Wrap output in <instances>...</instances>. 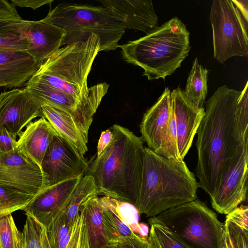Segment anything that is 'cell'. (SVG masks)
Masks as SVG:
<instances>
[{
	"label": "cell",
	"mask_w": 248,
	"mask_h": 248,
	"mask_svg": "<svg viewBox=\"0 0 248 248\" xmlns=\"http://www.w3.org/2000/svg\"><path fill=\"white\" fill-rule=\"evenodd\" d=\"M197 133L198 186L211 198L238 147L248 140V82L242 91L218 87L205 102Z\"/></svg>",
	"instance_id": "obj_1"
},
{
	"label": "cell",
	"mask_w": 248,
	"mask_h": 248,
	"mask_svg": "<svg viewBox=\"0 0 248 248\" xmlns=\"http://www.w3.org/2000/svg\"><path fill=\"white\" fill-rule=\"evenodd\" d=\"M112 140L89 165L100 195L136 205L142 176L144 146L140 138L118 124L110 128Z\"/></svg>",
	"instance_id": "obj_2"
},
{
	"label": "cell",
	"mask_w": 248,
	"mask_h": 248,
	"mask_svg": "<svg viewBox=\"0 0 248 248\" xmlns=\"http://www.w3.org/2000/svg\"><path fill=\"white\" fill-rule=\"evenodd\" d=\"M195 174L183 159L166 158L144 147L140 191L135 207L139 214L155 217L197 198Z\"/></svg>",
	"instance_id": "obj_3"
},
{
	"label": "cell",
	"mask_w": 248,
	"mask_h": 248,
	"mask_svg": "<svg viewBox=\"0 0 248 248\" xmlns=\"http://www.w3.org/2000/svg\"><path fill=\"white\" fill-rule=\"evenodd\" d=\"M123 59L143 70L149 80L172 75L191 48L190 32L177 17L169 19L137 40L119 45Z\"/></svg>",
	"instance_id": "obj_4"
},
{
	"label": "cell",
	"mask_w": 248,
	"mask_h": 248,
	"mask_svg": "<svg viewBox=\"0 0 248 248\" xmlns=\"http://www.w3.org/2000/svg\"><path fill=\"white\" fill-rule=\"evenodd\" d=\"M98 35L60 47L46 60L29 80L46 85L68 94L80 102L87 97V79L100 49Z\"/></svg>",
	"instance_id": "obj_5"
},
{
	"label": "cell",
	"mask_w": 248,
	"mask_h": 248,
	"mask_svg": "<svg viewBox=\"0 0 248 248\" xmlns=\"http://www.w3.org/2000/svg\"><path fill=\"white\" fill-rule=\"evenodd\" d=\"M42 20L65 31L62 46L84 41L94 33L100 40V51L116 49L126 30L114 14L102 5L61 3Z\"/></svg>",
	"instance_id": "obj_6"
},
{
	"label": "cell",
	"mask_w": 248,
	"mask_h": 248,
	"mask_svg": "<svg viewBox=\"0 0 248 248\" xmlns=\"http://www.w3.org/2000/svg\"><path fill=\"white\" fill-rule=\"evenodd\" d=\"M191 248H224V223L206 203L196 199L150 217Z\"/></svg>",
	"instance_id": "obj_7"
},
{
	"label": "cell",
	"mask_w": 248,
	"mask_h": 248,
	"mask_svg": "<svg viewBox=\"0 0 248 248\" xmlns=\"http://www.w3.org/2000/svg\"><path fill=\"white\" fill-rule=\"evenodd\" d=\"M209 20L216 60L223 63L232 57L248 56V16L235 0H213Z\"/></svg>",
	"instance_id": "obj_8"
},
{
	"label": "cell",
	"mask_w": 248,
	"mask_h": 248,
	"mask_svg": "<svg viewBox=\"0 0 248 248\" xmlns=\"http://www.w3.org/2000/svg\"><path fill=\"white\" fill-rule=\"evenodd\" d=\"M248 140L237 149L214 195L210 198L212 208L227 215L247 198L248 173Z\"/></svg>",
	"instance_id": "obj_9"
},
{
	"label": "cell",
	"mask_w": 248,
	"mask_h": 248,
	"mask_svg": "<svg viewBox=\"0 0 248 248\" xmlns=\"http://www.w3.org/2000/svg\"><path fill=\"white\" fill-rule=\"evenodd\" d=\"M0 184L34 196L49 186L41 167L16 148L0 155Z\"/></svg>",
	"instance_id": "obj_10"
},
{
	"label": "cell",
	"mask_w": 248,
	"mask_h": 248,
	"mask_svg": "<svg viewBox=\"0 0 248 248\" xmlns=\"http://www.w3.org/2000/svg\"><path fill=\"white\" fill-rule=\"evenodd\" d=\"M41 167L47 176L49 186L84 174L89 164L84 156L57 133L52 138Z\"/></svg>",
	"instance_id": "obj_11"
},
{
	"label": "cell",
	"mask_w": 248,
	"mask_h": 248,
	"mask_svg": "<svg viewBox=\"0 0 248 248\" xmlns=\"http://www.w3.org/2000/svg\"><path fill=\"white\" fill-rule=\"evenodd\" d=\"M84 174L49 186L35 196L23 210L46 229L57 216L65 211L72 195Z\"/></svg>",
	"instance_id": "obj_12"
},
{
	"label": "cell",
	"mask_w": 248,
	"mask_h": 248,
	"mask_svg": "<svg viewBox=\"0 0 248 248\" xmlns=\"http://www.w3.org/2000/svg\"><path fill=\"white\" fill-rule=\"evenodd\" d=\"M43 117L41 106L24 87L0 94V127L14 136L36 117Z\"/></svg>",
	"instance_id": "obj_13"
},
{
	"label": "cell",
	"mask_w": 248,
	"mask_h": 248,
	"mask_svg": "<svg viewBox=\"0 0 248 248\" xmlns=\"http://www.w3.org/2000/svg\"><path fill=\"white\" fill-rule=\"evenodd\" d=\"M174 113L178 152L182 159L190 149L194 137L205 114V109L196 106L178 87L171 92Z\"/></svg>",
	"instance_id": "obj_14"
},
{
	"label": "cell",
	"mask_w": 248,
	"mask_h": 248,
	"mask_svg": "<svg viewBox=\"0 0 248 248\" xmlns=\"http://www.w3.org/2000/svg\"><path fill=\"white\" fill-rule=\"evenodd\" d=\"M19 26L29 45L26 52L40 66L62 46L66 34L62 29L42 19L24 20Z\"/></svg>",
	"instance_id": "obj_15"
},
{
	"label": "cell",
	"mask_w": 248,
	"mask_h": 248,
	"mask_svg": "<svg viewBox=\"0 0 248 248\" xmlns=\"http://www.w3.org/2000/svg\"><path fill=\"white\" fill-rule=\"evenodd\" d=\"M124 24L126 29H134L149 33L158 26V18L152 0H99Z\"/></svg>",
	"instance_id": "obj_16"
},
{
	"label": "cell",
	"mask_w": 248,
	"mask_h": 248,
	"mask_svg": "<svg viewBox=\"0 0 248 248\" xmlns=\"http://www.w3.org/2000/svg\"><path fill=\"white\" fill-rule=\"evenodd\" d=\"M171 91L166 87L156 102L144 113L140 123V139L157 154L172 112Z\"/></svg>",
	"instance_id": "obj_17"
},
{
	"label": "cell",
	"mask_w": 248,
	"mask_h": 248,
	"mask_svg": "<svg viewBox=\"0 0 248 248\" xmlns=\"http://www.w3.org/2000/svg\"><path fill=\"white\" fill-rule=\"evenodd\" d=\"M40 67L26 51L0 53V87H25Z\"/></svg>",
	"instance_id": "obj_18"
},
{
	"label": "cell",
	"mask_w": 248,
	"mask_h": 248,
	"mask_svg": "<svg viewBox=\"0 0 248 248\" xmlns=\"http://www.w3.org/2000/svg\"><path fill=\"white\" fill-rule=\"evenodd\" d=\"M57 134L44 118L30 123L19 135L16 149L40 166L53 136Z\"/></svg>",
	"instance_id": "obj_19"
},
{
	"label": "cell",
	"mask_w": 248,
	"mask_h": 248,
	"mask_svg": "<svg viewBox=\"0 0 248 248\" xmlns=\"http://www.w3.org/2000/svg\"><path fill=\"white\" fill-rule=\"evenodd\" d=\"M43 118L52 125L56 133L80 155L88 151L87 139L73 116L65 110L48 104L41 105Z\"/></svg>",
	"instance_id": "obj_20"
},
{
	"label": "cell",
	"mask_w": 248,
	"mask_h": 248,
	"mask_svg": "<svg viewBox=\"0 0 248 248\" xmlns=\"http://www.w3.org/2000/svg\"><path fill=\"white\" fill-rule=\"evenodd\" d=\"M83 213L90 248H104L108 243L98 196L92 198L80 207Z\"/></svg>",
	"instance_id": "obj_21"
},
{
	"label": "cell",
	"mask_w": 248,
	"mask_h": 248,
	"mask_svg": "<svg viewBox=\"0 0 248 248\" xmlns=\"http://www.w3.org/2000/svg\"><path fill=\"white\" fill-rule=\"evenodd\" d=\"M224 248H248V207L238 206L227 215L224 223Z\"/></svg>",
	"instance_id": "obj_22"
},
{
	"label": "cell",
	"mask_w": 248,
	"mask_h": 248,
	"mask_svg": "<svg viewBox=\"0 0 248 248\" xmlns=\"http://www.w3.org/2000/svg\"><path fill=\"white\" fill-rule=\"evenodd\" d=\"M208 71L196 58L188 75L184 93L196 106L202 107L207 94Z\"/></svg>",
	"instance_id": "obj_23"
},
{
	"label": "cell",
	"mask_w": 248,
	"mask_h": 248,
	"mask_svg": "<svg viewBox=\"0 0 248 248\" xmlns=\"http://www.w3.org/2000/svg\"><path fill=\"white\" fill-rule=\"evenodd\" d=\"M100 195V191L93 177L84 174L77 186L65 211L70 226L79 214L81 206L89 200Z\"/></svg>",
	"instance_id": "obj_24"
},
{
	"label": "cell",
	"mask_w": 248,
	"mask_h": 248,
	"mask_svg": "<svg viewBox=\"0 0 248 248\" xmlns=\"http://www.w3.org/2000/svg\"><path fill=\"white\" fill-rule=\"evenodd\" d=\"M105 231L108 242L118 243L122 240L137 236L117 215L98 197Z\"/></svg>",
	"instance_id": "obj_25"
},
{
	"label": "cell",
	"mask_w": 248,
	"mask_h": 248,
	"mask_svg": "<svg viewBox=\"0 0 248 248\" xmlns=\"http://www.w3.org/2000/svg\"><path fill=\"white\" fill-rule=\"evenodd\" d=\"M19 23L0 21V53L29 49L28 42L20 31Z\"/></svg>",
	"instance_id": "obj_26"
},
{
	"label": "cell",
	"mask_w": 248,
	"mask_h": 248,
	"mask_svg": "<svg viewBox=\"0 0 248 248\" xmlns=\"http://www.w3.org/2000/svg\"><path fill=\"white\" fill-rule=\"evenodd\" d=\"M35 196L0 184V217L23 210Z\"/></svg>",
	"instance_id": "obj_27"
},
{
	"label": "cell",
	"mask_w": 248,
	"mask_h": 248,
	"mask_svg": "<svg viewBox=\"0 0 248 248\" xmlns=\"http://www.w3.org/2000/svg\"><path fill=\"white\" fill-rule=\"evenodd\" d=\"M22 232V248H51L46 228L29 216Z\"/></svg>",
	"instance_id": "obj_28"
},
{
	"label": "cell",
	"mask_w": 248,
	"mask_h": 248,
	"mask_svg": "<svg viewBox=\"0 0 248 248\" xmlns=\"http://www.w3.org/2000/svg\"><path fill=\"white\" fill-rule=\"evenodd\" d=\"M100 198L138 236L140 228L139 213L135 206L129 202L120 201L108 196H103Z\"/></svg>",
	"instance_id": "obj_29"
},
{
	"label": "cell",
	"mask_w": 248,
	"mask_h": 248,
	"mask_svg": "<svg viewBox=\"0 0 248 248\" xmlns=\"http://www.w3.org/2000/svg\"><path fill=\"white\" fill-rule=\"evenodd\" d=\"M150 225L147 241L152 248H191L162 226Z\"/></svg>",
	"instance_id": "obj_30"
},
{
	"label": "cell",
	"mask_w": 248,
	"mask_h": 248,
	"mask_svg": "<svg viewBox=\"0 0 248 248\" xmlns=\"http://www.w3.org/2000/svg\"><path fill=\"white\" fill-rule=\"evenodd\" d=\"M0 248H22V234L12 214L0 217Z\"/></svg>",
	"instance_id": "obj_31"
},
{
	"label": "cell",
	"mask_w": 248,
	"mask_h": 248,
	"mask_svg": "<svg viewBox=\"0 0 248 248\" xmlns=\"http://www.w3.org/2000/svg\"><path fill=\"white\" fill-rule=\"evenodd\" d=\"M71 226L65 211L53 220L46 229L51 248H58L61 241L68 232Z\"/></svg>",
	"instance_id": "obj_32"
},
{
	"label": "cell",
	"mask_w": 248,
	"mask_h": 248,
	"mask_svg": "<svg viewBox=\"0 0 248 248\" xmlns=\"http://www.w3.org/2000/svg\"><path fill=\"white\" fill-rule=\"evenodd\" d=\"M84 226V217L79 210L74 222L58 248H81V238Z\"/></svg>",
	"instance_id": "obj_33"
},
{
	"label": "cell",
	"mask_w": 248,
	"mask_h": 248,
	"mask_svg": "<svg viewBox=\"0 0 248 248\" xmlns=\"http://www.w3.org/2000/svg\"><path fill=\"white\" fill-rule=\"evenodd\" d=\"M16 7L11 1L0 0V21H23L24 19L18 14Z\"/></svg>",
	"instance_id": "obj_34"
},
{
	"label": "cell",
	"mask_w": 248,
	"mask_h": 248,
	"mask_svg": "<svg viewBox=\"0 0 248 248\" xmlns=\"http://www.w3.org/2000/svg\"><path fill=\"white\" fill-rule=\"evenodd\" d=\"M16 137L5 128L0 127V155L10 152L16 148Z\"/></svg>",
	"instance_id": "obj_35"
},
{
	"label": "cell",
	"mask_w": 248,
	"mask_h": 248,
	"mask_svg": "<svg viewBox=\"0 0 248 248\" xmlns=\"http://www.w3.org/2000/svg\"><path fill=\"white\" fill-rule=\"evenodd\" d=\"M118 248H152L147 240L137 236L124 239L117 243Z\"/></svg>",
	"instance_id": "obj_36"
},
{
	"label": "cell",
	"mask_w": 248,
	"mask_h": 248,
	"mask_svg": "<svg viewBox=\"0 0 248 248\" xmlns=\"http://www.w3.org/2000/svg\"><path fill=\"white\" fill-rule=\"evenodd\" d=\"M16 6L31 8L33 10L46 5L51 4L53 0H11Z\"/></svg>",
	"instance_id": "obj_37"
},
{
	"label": "cell",
	"mask_w": 248,
	"mask_h": 248,
	"mask_svg": "<svg viewBox=\"0 0 248 248\" xmlns=\"http://www.w3.org/2000/svg\"><path fill=\"white\" fill-rule=\"evenodd\" d=\"M112 137L111 130L107 129L101 132L97 146V156H99L109 145Z\"/></svg>",
	"instance_id": "obj_38"
},
{
	"label": "cell",
	"mask_w": 248,
	"mask_h": 248,
	"mask_svg": "<svg viewBox=\"0 0 248 248\" xmlns=\"http://www.w3.org/2000/svg\"><path fill=\"white\" fill-rule=\"evenodd\" d=\"M139 225L138 236L144 240H147L149 233L148 226L144 223H139Z\"/></svg>",
	"instance_id": "obj_39"
},
{
	"label": "cell",
	"mask_w": 248,
	"mask_h": 248,
	"mask_svg": "<svg viewBox=\"0 0 248 248\" xmlns=\"http://www.w3.org/2000/svg\"><path fill=\"white\" fill-rule=\"evenodd\" d=\"M81 248H90L88 238L86 232V230L84 226V223L82 233Z\"/></svg>",
	"instance_id": "obj_40"
},
{
	"label": "cell",
	"mask_w": 248,
	"mask_h": 248,
	"mask_svg": "<svg viewBox=\"0 0 248 248\" xmlns=\"http://www.w3.org/2000/svg\"><path fill=\"white\" fill-rule=\"evenodd\" d=\"M104 248H118L117 243L108 242Z\"/></svg>",
	"instance_id": "obj_41"
}]
</instances>
